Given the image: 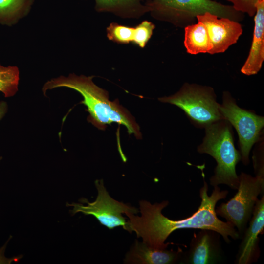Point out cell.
<instances>
[{"instance_id": "3957f363", "label": "cell", "mask_w": 264, "mask_h": 264, "mask_svg": "<svg viewBox=\"0 0 264 264\" xmlns=\"http://www.w3.org/2000/svg\"><path fill=\"white\" fill-rule=\"evenodd\" d=\"M205 129V136L197 151L209 154L216 161L214 174L210 179V184L213 187L225 184L237 190L239 179L236 166L241 160V155L234 145L232 126L223 119L207 126Z\"/></svg>"}, {"instance_id": "d6986e66", "label": "cell", "mask_w": 264, "mask_h": 264, "mask_svg": "<svg viewBox=\"0 0 264 264\" xmlns=\"http://www.w3.org/2000/svg\"><path fill=\"white\" fill-rule=\"evenodd\" d=\"M155 26L152 22L145 21L134 28L132 42L143 48L151 38Z\"/></svg>"}, {"instance_id": "5b68a950", "label": "cell", "mask_w": 264, "mask_h": 264, "mask_svg": "<svg viewBox=\"0 0 264 264\" xmlns=\"http://www.w3.org/2000/svg\"><path fill=\"white\" fill-rule=\"evenodd\" d=\"M216 97L211 87L186 83L176 93L158 100L176 106L196 127L205 128L224 119Z\"/></svg>"}, {"instance_id": "2e32d148", "label": "cell", "mask_w": 264, "mask_h": 264, "mask_svg": "<svg viewBox=\"0 0 264 264\" xmlns=\"http://www.w3.org/2000/svg\"><path fill=\"white\" fill-rule=\"evenodd\" d=\"M19 74L17 66H4L0 63V91L5 97L13 96L18 91Z\"/></svg>"}, {"instance_id": "30bf717a", "label": "cell", "mask_w": 264, "mask_h": 264, "mask_svg": "<svg viewBox=\"0 0 264 264\" xmlns=\"http://www.w3.org/2000/svg\"><path fill=\"white\" fill-rule=\"evenodd\" d=\"M264 228V195L258 199L255 205L249 226L242 242L237 263L249 264L256 261L259 255V237Z\"/></svg>"}, {"instance_id": "ba28073f", "label": "cell", "mask_w": 264, "mask_h": 264, "mask_svg": "<svg viewBox=\"0 0 264 264\" xmlns=\"http://www.w3.org/2000/svg\"><path fill=\"white\" fill-rule=\"evenodd\" d=\"M95 184L98 195L94 202H89L87 199L82 198L79 201L87 205L76 203L66 204V206L73 207V209L70 210L71 215L81 212L85 215H92L101 224L110 230L120 226L124 229L126 218L122 214L130 212L135 214L139 212L138 209L112 198L106 190L102 179L96 180Z\"/></svg>"}, {"instance_id": "7402d4cb", "label": "cell", "mask_w": 264, "mask_h": 264, "mask_svg": "<svg viewBox=\"0 0 264 264\" xmlns=\"http://www.w3.org/2000/svg\"><path fill=\"white\" fill-rule=\"evenodd\" d=\"M7 105L5 102H0V120L4 116V114L7 111ZM1 157H0V160L1 159Z\"/></svg>"}, {"instance_id": "e0dca14e", "label": "cell", "mask_w": 264, "mask_h": 264, "mask_svg": "<svg viewBox=\"0 0 264 264\" xmlns=\"http://www.w3.org/2000/svg\"><path fill=\"white\" fill-rule=\"evenodd\" d=\"M141 0H95L96 9L99 11L135 10L142 6Z\"/></svg>"}, {"instance_id": "7a4b0ae2", "label": "cell", "mask_w": 264, "mask_h": 264, "mask_svg": "<svg viewBox=\"0 0 264 264\" xmlns=\"http://www.w3.org/2000/svg\"><path fill=\"white\" fill-rule=\"evenodd\" d=\"M92 76H77L70 74L52 78L43 86L44 95L47 90L59 87L73 89L81 94V103L87 107L89 113L88 120L98 129L104 130L107 125L115 122L126 127L129 134H133L137 139L141 138L140 127L134 118L121 106L118 100L110 101L108 93L96 86Z\"/></svg>"}, {"instance_id": "ffe728a7", "label": "cell", "mask_w": 264, "mask_h": 264, "mask_svg": "<svg viewBox=\"0 0 264 264\" xmlns=\"http://www.w3.org/2000/svg\"><path fill=\"white\" fill-rule=\"evenodd\" d=\"M233 4V7L237 11L254 16L256 11L257 0H226Z\"/></svg>"}, {"instance_id": "9a60e30c", "label": "cell", "mask_w": 264, "mask_h": 264, "mask_svg": "<svg viewBox=\"0 0 264 264\" xmlns=\"http://www.w3.org/2000/svg\"><path fill=\"white\" fill-rule=\"evenodd\" d=\"M35 0H0V24L12 26L30 12Z\"/></svg>"}, {"instance_id": "ac0fdd59", "label": "cell", "mask_w": 264, "mask_h": 264, "mask_svg": "<svg viewBox=\"0 0 264 264\" xmlns=\"http://www.w3.org/2000/svg\"><path fill=\"white\" fill-rule=\"evenodd\" d=\"M107 30V36L110 40L123 44L132 42L134 28L112 23Z\"/></svg>"}, {"instance_id": "4fadbf2b", "label": "cell", "mask_w": 264, "mask_h": 264, "mask_svg": "<svg viewBox=\"0 0 264 264\" xmlns=\"http://www.w3.org/2000/svg\"><path fill=\"white\" fill-rule=\"evenodd\" d=\"M180 250L175 251L158 249L152 247L144 242L136 240L124 260L125 264H170L176 262Z\"/></svg>"}, {"instance_id": "277c9868", "label": "cell", "mask_w": 264, "mask_h": 264, "mask_svg": "<svg viewBox=\"0 0 264 264\" xmlns=\"http://www.w3.org/2000/svg\"><path fill=\"white\" fill-rule=\"evenodd\" d=\"M147 7L160 19L184 27L194 24L198 15L206 12L238 22L244 18L243 13L232 6L211 0H152Z\"/></svg>"}, {"instance_id": "9c48e42d", "label": "cell", "mask_w": 264, "mask_h": 264, "mask_svg": "<svg viewBox=\"0 0 264 264\" xmlns=\"http://www.w3.org/2000/svg\"><path fill=\"white\" fill-rule=\"evenodd\" d=\"M197 20L207 28L212 45L210 54L225 52L237 42L243 31L239 22L209 12L198 15Z\"/></svg>"}, {"instance_id": "6da1fadb", "label": "cell", "mask_w": 264, "mask_h": 264, "mask_svg": "<svg viewBox=\"0 0 264 264\" xmlns=\"http://www.w3.org/2000/svg\"><path fill=\"white\" fill-rule=\"evenodd\" d=\"M203 177L204 184L199 190L200 205L189 217L179 220H171L162 214V210L169 204L168 201L152 204L142 200L139 202L141 216L130 212L125 213L129 220L126 221L124 229L130 233L134 232L137 238H141L147 244L158 249H166L169 243H165V242L169 235L181 229L213 230L221 235L227 243L230 242L229 237L237 239L239 233L234 225L219 220L215 211L217 202L225 198L228 191H221L218 186H215L209 196L208 185Z\"/></svg>"}, {"instance_id": "52a82bcc", "label": "cell", "mask_w": 264, "mask_h": 264, "mask_svg": "<svg viewBox=\"0 0 264 264\" xmlns=\"http://www.w3.org/2000/svg\"><path fill=\"white\" fill-rule=\"evenodd\" d=\"M238 191L226 203H222L215 211L225 219L242 233L252 215L258 196L264 190V177L242 172L239 176Z\"/></svg>"}, {"instance_id": "7c38bea8", "label": "cell", "mask_w": 264, "mask_h": 264, "mask_svg": "<svg viewBox=\"0 0 264 264\" xmlns=\"http://www.w3.org/2000/svg\"><path fill=\"white\" fill-rule=\"evenodd\" d=\"M253 36L250 51L241 71L249 76L256 74L264 60V0H257Z\"/></svg>"}, {"instance_id": "5bb4252c", "label": "cell", "mask_w": 264, "mask_h": 264, "mask_svg": "<svg viewBox=\"0 0 264 264\" xmlns=\"http://www.w3.org/2000/svg\"><path fill=\"white\" fill-rule=\"evenodd\" d=\"M184 44L187 52L191 54L210 53L212 45L205 25L198 22L197 23L184 27Z\"/></svg>"}, {"instance_id": "8992f818", "label": "cell", "mask_w": 264, "mask_h": 264, "mask_svg": "<svg viewBox=\"0 0 264 264\" xmlns=\"http://www.w3.org/2000/svg\"><path fill=\"white\" fill-rule=\"evenodd\" d=\"M219 110L224 119L236 129L239 137L241 160L244 165H248L252 147L262 138L264 117L240 108L228 91L223 92Z\"/></svg>"}, {"instance_id": "8fae6325", "label": "cell", "mask_w": 264, "mask_h": 264, "mask_svg": "<svg viewBox=\"0 0 264 264\" xmlns=\"http://www.w3.org/2000/svg\"><path fill=\"white\" fill-rule=\"evenodd\" d=\"M219 235L208 229H201L192 239L186 262L192 264L215 263L220 254Z\"/></svg>"}, {"instance_id": "44dd1931", "label": "cell", "mask_w": 264, "mask_h": 264, "mask_svg": "<svg viewBox=\"0 0 264 264\" xmlns=\"http://www.w3.org/2000/svg\"><path fill=\"white\" fill-rule=\"evenodd\" d=\"M262 140L253 153V161L256 176L264 177V151Z\"/></svg>"}]
</instances>
